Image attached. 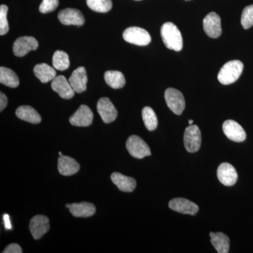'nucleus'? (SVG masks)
<instances>
[{"label":"nucleus","mask_w":253,"mask_h":253,"mask_svg":"<svg viewBox=\"0 0 253 253\" xmlns=\"http://www.w3.org/2000/svg\"><path fill=\"white\" fill-rule=\"evenodd\" d=\"M161 34L163 42L168 49L176 51L182 49V36L179 28L174 23H165L161 27Z\"/></svg>","instance_id":"nucleus-1"},{"label":"nucleus","mask_w":253,"mask_h":253,"mask_svg":"<svg viewBox=\"0 0 253 253\" xmlns=\"http://www.w3.org/2000/svg\"><path fill=\"white\" fill-rule=\"evenodd\" d=\"M244 70V63L239 60L226 63L218 73V81L224 85L232 84L241 76Z\"/></svg>","instance_id":"nucleus-2"},{"label":"nucleus","mask_w":253,"mask_h":253,"mask_svg":"<svg viewBox=\"0 0 253 253\" xmlns=\"http://www.w3.org/2000/svg\"><path fill=\"white\" fill-rule=\"evenodd\" d=\"M123 37L126 42L137 46L148 45L151 41L149 32L139 27L126 28L123 32Z\"/></svg>","instance_id":"nucleus-3"},{"label":"nucleus","mask_w":253,"mask_h":253,"mask_svg":"<svg viewBox=\"0 0 253 253\" xmlns=\"http://www.w3.org/2000/svg\"><path fill=\"white\" fill-rule=\"evenodd\" d=\"M128 152L132 157L142 159L151 155V149L141 138L136 135H131L126 142Z\"/></svg>","instance_id":"nucleus-4"},{"label":"nucleus","mask_w":253,"mask_h":253,"mask_svg":"<svg viewBox=\"0 0 253 253\" xmlns=\"http://www.w3.org/2000/svg\"><path fill=\"white\" fill-rule=\"evenodd\" d=\"M165 99L169 109L174 114L181 115L185 109V100L180 91L168 88L165 91Z\"/></svg>","instance_id":"nucleus-5"},{"label":"nucleus","mask_w":253,"mask_h":253,"mask_svg":"<svg viewBox=\"0 0 253 253\" xmlns=\"http://www.w3.org/2000/svg\"><path fill=\"white\" fill-rule=\"evenodd\" d=\"M184 146L189 153L197 152L201 148V132L196 125H189L186 128L184 134Z\"/></svg>","instance_id":"nucleus-6"},{"label":"nucleus","mask_w":253,"mask_h":253,"mask_svg":"<svg viewBox=\"0 0 253 253\" xmlns=\"http://www.w3.org/2000/svg\"><path fill=\"white\" fill-rule=\"evenodd\" d=\"M38 42L36 38L31 36L20 37L14 43L13 51L15 56L23 57L30 51L38 49Z\"/></svg>","instance_id":"nucleus-7"},{"label":"nucleus","mask_w":253,"mask_h":253,"mask_svg":"<svg viewBox=\"0 0 253 253\" xmlns=\"http://www.w3.org/2000/svg\"><path fill=\"white\" fill-rule=\"evenodd\" d=\"M49 229V219L46 216L38 214L32 218L30 221V231L35 240L41 239Z\"/></svg>","instance_id":"nucleus-8"},{"label":"nucleus","mask_w":253,"mask_h":253,"mask_svg":"<svg viewBox=\"0 0 253 253\" xmlns=\"http://www.w3.org/2000/svg\"><path fill=\"white\" fill-rule=\"evenodd\" d=\"M223 131L228 139L235 142H243L246 140V133L239 123L233 120H227L223 123Z\"/></svg>","instance_id":"nucleus-9"},{"label":"nucleus","mask_w":253,"mask_h":253,"mask_svg":"<svg viewBox=\"0 0 253 253\" xmlns=\"http://www.w3.org/2000/svg\"><path fill=\"white\" fill-rule=\"evenodd\" d=\"M58 18L65 26H82L84 23V17L81 11L71 8L61 10L58 14Z\"/></svg>","instance_id":"nucleus-10"},{"label":"nucleus","mask_w":253,"mask_h":253,"mask_svg":"<svg viewBox=\"0 0 253 253\" xmlns=\"http://www.w3.org/2000/svg\"><path fill=\"white\" fill-rule=\"evenodd\" d=\"M97 111L105 123L113 122L118 117L117 109L107 97H102L97 103Z\"/></svg>","instance_id":"nucleus-11"},{"label":"nucleus","mask_w":253,"mask_h":253,"mask_svg":"<svg viewBox=\"0 0 253 253\" xmlns=\"http://www.w3.org/2000/svg\"><path fill=\"white\" fill-rule=\"evenodd\" d=\"M217 175L221 184L226 186L234 185L238 179V174L235 168L228 163H223L219 165Z\"/></svg>","instance_id":"nucleus-12"},{"label":"nucleus","mask_w":253,"mask_h":253,"mask_svg":"<svg viewBox=\"0 0 253 253\" xmlns=\"http://www.w3.org/2000/svg\"><path fill=\"white\" fill-rule=\"evenodd\" d=\"M94 114L86 105H82L70 118V123L73 126H88L92 124Z\"/></svg>","instance_id":"nucleus-13"},{"label":"nucleus","mask_w":253,"mask_h":253,"mask_svg":"<svg viewBox=\"0 0 253 253\" xmlns=\"http://www.w3.org/2000/svg\"><path fill=\"white\" fill-rule=\"evenodd\" d=\"M205 33L211 38H217L221 35V18L215 12H211L204 19Z\"/></svg>","instance_id":"nucleus-14"},{"label":"nucleus","mask_w":253,"mask_h":253,"mask_svg":"<svg viewBox=\"0 0 253 253\" xmlns=\"http://www.w3.org/2000/svg\"><path fill=\"white\" fill-rule=\"evenodd\" d=\"M51 88L62 99H71L74 96L76 91L73 89L69 81L63 76H56L51 82Z\"/></svg>","instance_id":"nucleus-15"},{"label":"nucleus","mask_w":253,"mask_h":253,"mask_svg":"<svg viewBox=\"0 0 253 253\" xmlns=\"http://www.w3.org/2000/svg\"><path fill=\"white\" fill-rule=\"evenodd\" d=\"M169 207L175 212L191 215H195L199 210L197 205L183 198H176L171 200L169 202Z\"/></svg>","instance_id":"nucleus-16"},{"label":"nucleus","mask_w":253,"mask_h":253,"mask_svg":"<svg viewBox=\"0 0 253 253\" xmlns=\"http://www.w3.org/2000/svg\"><path fill=\"white\" fill-rule=\"evenodd\" d=\"M68 81L76 93L80 94V93L85 91L88 82L85 68L83 66H81L75 70Z\"/></svg>","instance_id":"nucleus-17"},{"label":"nucleus","mask_w":253,"mask_h":253,"mask_svg":"<svg viewBox=\"0 0 253 253\" xmlns=\"http://www.w3.org/2000/svg\"><path fill=\"white\" fill-rule=\"evenodd\" d=\"M81 169L79 163L69 156H59L58 159V169L63 176H71L76 174Z\"/></svg>","instance_id":"nucleus-18"},{"label":"nucleus","mask_w":253,"mask_h":253,"mask_svg":"<svg viewBox=\"0 0 253 253\" xmlns=\"http://www.w3.org/2000/svg\"><path fill=\"white\" fill-rule=\"evenodd\" d=\"M66 206L69 208L70 212L76 217H89L94 215L96 212V207L91 203L66 204Z\"/></svg>","instance_id":"nucleus-19"},{"label":"nucleus","mask_w":253,"mask_h":253,"mask_svg":"<svg viewBox=\"0 0 253 253\" xmlns=\"http://www.w3.org/2000/svg\"><path fill=\"white\" fill-rule=\"evenodd\" d=\"M111 178L113 184L123 192H132L135 189L136 181L134 178L119 172H113Z\"/></svg>","instance_id":"nucleus-20"},{"label":"nucleus","mask_w":253,"mask_h":253,"mask_svg":"<svg viewBox=\"0 0 253 253\" xmlns=\"http://www.w3.org/2000/svg\"><path fill=\"white\" fill-rule=\"evenodd\" d=\"M33 72L35 76L42 83H49L56 77L55 68L44 63L36 65L33 69Z\"/></svg>","instance_id":"nucleus-21"},{"label":"nucleus","mask_w":253,"mask_h":253,"mask_svg":"<svg viewBox=\"0 0 253 253\" xmlns=\"http://www.w3.org/2000/svg\"><path fill=\"white\" fill-rule=\"evenodd\" d=\"M16 116L22 121L32 124H38L42 121L41 115L30 106H21L16 111Z\"/></svg>","instance_id":"nucleus-22"},{"label":"nucleus","mask_w":253,"mask_h":253,"mask_svg":"<svg viewBox=\"0 0 253 253\" xmlns=\"http://www.w3.org/2000/svg\"><path fill=\"white\" fill-rule=\"evenodd\" d=\"M211 241L219 253H228L229 251V238L221 232L210 234Z\"/></svg>","instance_id":"nucleus-23"},{"label":"nucleus","mask_w":253,"mask_h":253,"mask_svg":"<svg viewBox=\"0 0 253 253\" xmlns=\"http://www.w3.org/2000/svg\"><path fill=\"white\" fill-rule=\"evenodd\" d=\"M104 79L106 84L113 89H121L126 84V78L121 71H106L104 74Z\"/></svg>","instance_id":"nucleus-24"},{"label":"nucleus","mask_w":253,"mask_h":253,"mask_svg":"<svg viewBox=\"0 0 253 253\" xmlns=\"http://www.w3.org/2000/svg\"><path fill=\"white\" fill-rule=\"evenodd\" d=\"M0 83L1 84L9 86V87L16 88L19 85V79L17 75L12 70L6 67L0 68Z\"/></svg>","instance_id":"nucleus-25"},{"label":"nucleus","mask_w":253,"mask_h":253,"mask_svg":"<svg viewBox=\"0 0 253 253\" xmlns=\"http://www.w3.org/2000/svg\"><path fill=\"white\" fill-rule=\"evenodd\" d=\"M142 118L146 129L154 131L158 126V118L156 113L149 106L144 107L142 110Z\"/></svg>","instance_id":"nucleus-26"},{"label":"nucleus","mask_w":253,"mask_h":253,"mask_svg":"<svg viewBox=\"0 0 253 253\" xmlns=\"http://www.w3.org/2000/svg\"><path fill=\"white\" fill-rule=\"evenodd\" d=\"M52 64L55 69L63 71L70 66L69 56L65 51H56L53 55Z\"/></svg>","instance_id":"nucleus-27"},{"label":"nucleus","mask_w":253,"mask_h":253,"mask_svg":"<svg viewBox=\"0 0 253 253\" xmlns=\"http://www.w3.org/2000/svg\"><path fill=\"white\" fill-rule=\"evenodd\" d=\"M86 4L89 9L99 13H106L113 7L111 0H86Z\"/></svg>","instance_id":"nucleus-28"},{"label":"nucleus","mask_w":253,"mask_h":253,"mask_svg":"<svg viewBox=\"0 0 253 253\" xmlns=\"http://www.w3.org/2000/svg\"><path fill=\"white\" fill-rule=\"evenodd\" d=\"M241 25L244 29L247 30L253 26V4L244 8L241 20Z\"/></svg>","instance_id":"nucleus-29"},{"label":"nucleus","mask_w":253,"mask_h":253,"mask_svg":"<svg viewBox=\"0 0 253 253\" xmlns=\"http://www.w3.org/2000/svg\"><path fill=\"white\" fill-rule=\"evenodd\" d=\"M7 6L1 4L0 6V36H4L9 31V23L7 21Z\"/></svg>","instance_id":"nucleus-30"},{"label":"nucleus","mask_w":253,"mask_h":253,"mask_svg":"<svg viewBox=\"0 0 253 253\" xmlns=\"http://www.w3.org/2000/svg\"><path fill=\"white\" fill-rule=\"evenodd\" d=\"M59 4V0H42L40 5L39 11L42 14L52 12Z\"/></svg>","instance_id":"nucleus-31"},{"label":"nucleus","mask_w":253,"mask_h":253,"mask_svg":"<svg viewBox=\"0 0 253 253\" xmlns=\"http://www.w3.org/2000/svg\"><path fill=\"white\" fill-rule=\"evenodd\" d=\"M23 251L21 249V246L19 245L16 244H11L9 245L4 251H3V253H22Z\"/></svg>","instance_id":"nucleus-32"},{"label":"nucleus","mask_w":253,"mask_h":253,"mask_svg":"<svg viewBox=\"0 0 253 253\" xmlns=\"http://www.w3.org/2000/svg\"><path fill=\"white\" fill-rule=\"evenodd\" d=\"M8 99L4 93L0 92V111H2L7 105Z\"/></svg>","instance_id":"nucleus-33"},{"label":"nucleus","mask_w":253,"mask_h":253,"mask_svg":"<svg viewBox=\"0 0 253 253\" xmlns=\"http://www.w3.org/2000/svg\"><path fill=\"white\" fill-rule=\"evenodd\" d=\"M193 123H194V121H193L192 120H189V125H193Z\"/></svg>","instance_id":"nucleus-34"},{"label":"nucleus","mask_w":253,"mask_h":253,"mask_svg":"<svg viewBox=\"0 0 253 253\" xmlns=\"http://www.w3.org/2000/svg\"><path fill=\"white\" fill-rule=\"evenodd\" d=\"M59 156H63L62 153H61V152H59Z\"/></svg>","instance_id":"nucleus-35"},{"label":"nucleus","mask_w":253,"mask_h":253,"mask_svg":"<svg viewBox=\"0 0 253 253\" xmlns=\"http://www.w3.org/2000/svg\"><path fill=\"white\" fill-rule=\"evenodd\" d=\"M135 1H141V0H135Z\"/></svg>","instance_id":"nucleus-36"}]
</instances>
